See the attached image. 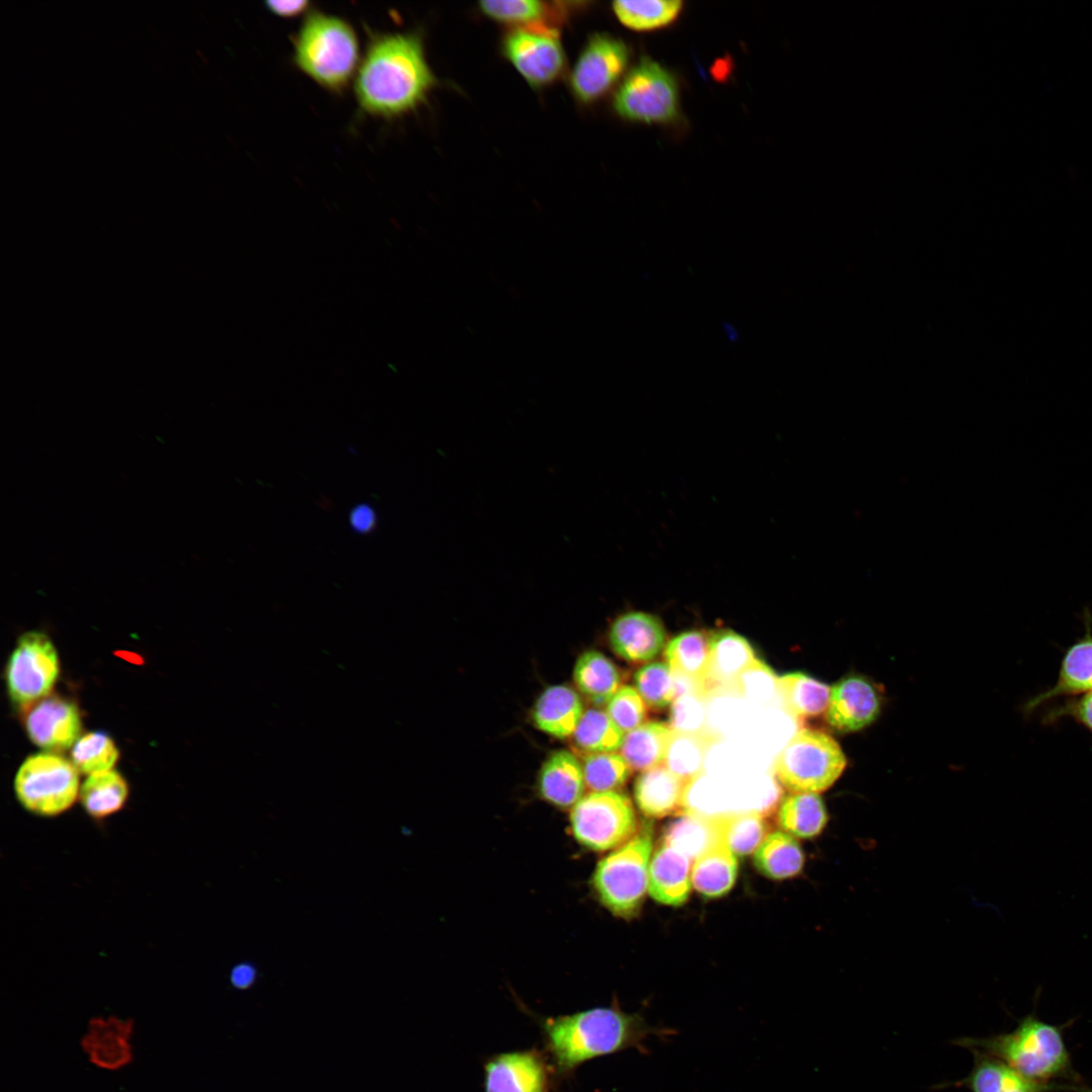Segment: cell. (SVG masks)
<instances>
[{"mask_svg":"<svg viewBox=\"0 0 1092 1092\" xmlns=\"http://www.w3.org/2000/svg\"><path fill=\"white\" fill-rule=\"evenodd\" d=\"M666 631L661 620L650 613L630 611L611 624L609 642L613 651L629 662H647L663 649Z\"/></svg>","mask_w":1092,"mask_h":1092,"instance_id":"cell-17","label":"cell"},{"mask_svg":"<svg viewBox=\"0 0 1092 1092\" xmlns=\"http://www.w3.org/2000/svg\"><path fill=\"white\" fill-rule=\"evenodd\" d=\"M778 690L793 716L809 718L827 710L831 688L803 672H791L778 677Z\"/></svg>","mask_w":1092,"mask_h":1092,"instance_id":"cell-32","label":"cell"},{"mask_svg":"<svg viewBox=\"0 0 1092 1092\" xmlns=\"http://www.w3.org/2000/svg\"><path fill=\"white\" fill-rule=\"evenodd\" d=\"M483 1070L484 1092H552L557 1075L549 1057L536 1049L493 1055Z\"/></svg>","mask_w":1092,"mask_h":1092,"instance_id":"cell-13","label":"cell"},{"mask_svg":"<svg viewBox=\"0 0 1092 1092\" xmlns=\"http://www.w3.org/2000/svg\"><path fill=\"white\" fill-rule=\"evenodd\" d=\"M128 793L125 779L118 771L108 769L89 775L80 788L79 798L87 814L100 820L118 812Z\"/></svg>","mask_w":1092,"mask_h":1092,"instance_id":"cell-31","label":"cell"},{"mask_svg":"<svg viewBox=\"0 0 1092 1092\" xmlns=\"http://www.w3.org/2000/svg\"><path fill=\"white\" fill-rule=\"evenodd\" d=\"M581 764L585 786L592 792L617 791L632 774L623 756L616 752L587 753Z\"/></svg>","mask_w":1092,"mask_h":1092,"instance_id":"cell-38","label":"cell"},{"mask_svg":"<svg viewBox=\"0 0 1092 1092\" xmlns=\"http://www.w3.org/2000/svg\"><path fill=\"white\" fill-rule=\"evenodd\" d=\"M1084 618L1085 633L1065 650L1055 684L1024 703L1022 712L1026 716L1057 699L1092 690V620L1088 612Z\"/></svg>","mask_w":1092,"mask_h":1092,"instance_id":"cell-16","label":"cell"},{"mask_svg":"<svg viewBox=\"0 0 1092 1092\" xmlns=\"http://www.w3.org/2000/svg\"><path fill=\"white\" fill-rule=\"evenodd\" d=\"M624 736L607 711L598 708L583 713L572 734L575 745L587 753L615 752L620 749Z\"/></svg>","mask_w":1092,"mask_h":1092,"instance_id":"cell-37","label":"cell"},{"mask_svg":"<svg viewBox=\"0 0 1092 1092\" xmlns=\"http://www.w3.org/2000/svg\"><path fill=\"white\" fill-rule=\"evenodd\" d=\"M715 818L720 841L735 854L755 851L765 837L766 823L760 813L739 812Z\"/></svg>","mask_w":1092,"mask_h":1092,"instance_id":"cell-36","label":"cell"},{"mask_svg":"<svg viewBox=\"0 0 1092 1092\" xmlns=\"http://www.w3.org/2000/svg\"><path fill=\"white\" fill-rule=\"evenodd\" d=\"M60 671L57 650L47 634L28 631L17 640L6 666L10 700L28 709L52 691Z\"/></svg>","mask_w":1092,"mask_h":1092,"instance_id":"cell-10","label":"cell"},{"mask_svg":"<svg viewBox=\"0 0 1092 1092\" xmlns=\"http://www.w3.org/2000/svg\"><path fill=\"white\" fill-rule=\"evenodd\" d=\"M613 107L630 122L671 124L680 115L677 80L667 68L644 57L624 76Z\"/></svg>","mask_w":1092,"mask_h":1092,"instance_id":"cell-7","label":"cell"},{"mask_svg":"<svg viewBox=\"0 0 1092 1092\" xmlns=\"http://www.w3.org/2000/svg\"><path fill=\"white\" fill-rule=\"evenodd\" d=\"M504 57L535 89L557 81L566 68L559 29L546 25L514 27L502 40Z\"/></svg>","mask_w":1092,"mask_h":1092,"instance_id":"cell-11","label":"cell"},{"mask_svg":"<svg viewBox=\"0 0 1092 1092\" xmlns=\"http://www.w3.org/2000/svg\"><path fill=\"white\" fill-rule=\"evenodd\" d=\"M753 860L756 869L767 878L786 880L802 872L805 854L794 836L785 831H774L756 848Z\"/></svg>","mask_w":1092,"mask_h":1092,"instance_id":"cell-28","label":"cell"},{"mask_svg":"<svg viewBox=\"0 0 1092 1092\" xmlns=\"http://www.w3.org/2000/svg\"><path fill=\"white\" fill-rule=\"evenodd\" d=\"M360 61L357 34L341 17L310 11L293 36L295 66L331 92L346 89Z\"/></svg>","mask_w":1092,"mask_h":1092,"instance_id":"cell-4","label":"cell"},{"mask_svg":"<svg viewBox=\"0 0 1092 1092\" xmlns=\"http://www.w3.org/2000/svg\"><path fill=\"white\" fill-rule=\"evenodd\" d=\"M693 860L675 848L661 843L653 854L648 873V891L657 902L680 906L692 889Z\"/></svg>","mask_w":1092,"mask_h":1092,"instance_id":"cell-20","label":"cell"},{"mask_svg":"<svg viewBox=\"0 0 1092 1092\" xmlns=\"http://www.w3.org/2000/svg\"><path fill=\"white\" fill-rule=\"evenodd\" d=\"M378 519L372 506L361 503L354 506L349 513V524L353 531L360 535H368L375 531Z\"/></svg>","mask_w":1092,"mask_h":1092,"instance_id":"cell-45","label":"cell"},{"mask_svg":"<svg viewBox=\"0 0 1092 1092\" xmlns=\"http://www.w3.org/2000/svg\"><path fill=\"white\" fill-rule=\"evenodd\" d=\"M24 726L34 744L51 752H60L79 739L82 723L80 712L72 701L50 696L28 708Z\"/></svg>","mask_w":1092,"mask_h":1092,"instance_id":"cell-14","label":"cell"},{"mask_svg":"<svg viewBox=\"0 0 1092 1092\" xmlns=\"http://www.w3.org/2000/svg\"><path fill=\"white\" fill-rule=\"evenodd\" d=\"M354 79L362 111L385 119L415 111L437 85L418 32L371 34Z\"/></svg>","mask_w":1092,"mask_h":1092,"instance_id":"cell-1","label":"cell"},{"mask_svg":"<svg viewBox=\"0 0 1092 1092\" xmlns=\"http://www.w3.org/2000/svg\"><path fill=\"white\" fill-rule=\"evenodd\" d=\"M1066 1025L1045 1022L1032 1010L1009 1032L987 1037H961L956 1044L994 1057L1033 1081L1059 1083L1070 1080L1081 1084L1065 1041L1063 1030Z\"/></svg>","mask_w":1092,"mask_h":1092,"instance_id":"cell-3","label":"cell"},{"mask_svg":"<svg viewBox=\"0 0 1092 1092\" xmlns=\"http://www.w3.org/2000/svg\"><path fill=\"white\" fill-rule=\"evenodd\" d=\"M652 852V828L644 823L627 842L597 864L592 886L599 901L614 915L635 916L642 906Z\"/></svg>","mask_w":1092,"mask_h":1092,"instance_id":"cell-5","label":"cell"},{"mask_svg":"<svg viewBox=\"0 0 1092 1092\" xmlns=\"http://www.w3.org/2000/svg\"><path fill=\"white\" fill-rule=\"evenodd\" d=\"M71 756L77 769L89 776L112 769L119 751L109 735L95 731L79 737L72 748Z\"/></svg>","mask_w":1092,"mask_h":1092,"instance_id":"cell-40","label":"cell"},{"mask_svg":"<svg viewBox=\"0 0 1092 1092\" xmlns=\"http://www.w3.org/2000/svg\"><path fill=\"white\" fill-rule=\"evenodd\" d=\"M715 736L704 733L674 732L668 743L664 766L684 781L691 783L703 775L705 762Z\"/></svg>","mask_w":1092,"mask_h":1092,"instance_id":"cell-35","label":"cell"},{"mask_svg":"<svg viewBox=\"0 0 1092 1092\" xmlns=\"http://www.w3.org/2000/svg\"><path fill=\"white\" fill-rule=\"evenodd\" d=\"M721 842L715 817L685 812L664 830L662 843L689 856L693 861Z\"/></svg>","mask_w":1092,"mask_h":1092,"instance_id":"cell-33","label":"cell"},{"mask_svg":"<svg viewBox=\"0 0 1092 1092\" xmlns=\"http://www.w3.org/2000/svg\"><path fill=\"white\" fill-rule=\"evenodd\" d=\"M256 972L250 964L236 966L231 974V982L237 988H246L255 980Z\"/></svg>","mask_w":1092,"mask_h":1092,"instance_id":"cell-47","label":"cell"},{"mask_svg":"<svg viewBox=\"0 0 1092 1092\" xmlns=\"http://www.w3.org/2000/svg\"><path fill=\"white\" fill-rule=\"evenodd\" d=\"M737 870L736 854L719 842L694 860L692 885L705 897H721L734 886Z\"/></svg>","mask_w":1092,"mask_h":1092,"instance_id":"cell-26","label":"cell"},{"mask_svg":"<svg viewBox=\"0 0 1092 1092\" xmlns=\"http://www.w3.org/2000/svg\"><path fill=\"white\" fill-rule=\"evenodd\" d=\"M578 694L568 686L548 687L537 699L533 720L538 729L555 738L572 735L583 715Z\"/></svg>","mask_w":1092,"mask_h":1092,"instance_id":"cell-23","label":"cell"},{"mask_svg":"<svg viewBox=\"0 0 1092 1092\" xmlns=\"http://www.w3.org/2000/svg\"><path fill=\"white\" fill-rule=\"evenodd\" d=\"M575 840L594 851H607L627 842L637 830L630 798L618 791L592 792L583 796L569 815Z\"/></svg>","mask_w":1092,"mask_h":1092,"instance_id":"cell-9","label":"cell"},{"mask_svg":"<svg viewBox=\"0 0 1092 1092\" xmlns=\"http://www.w3.org/2000/svg\"><path fill=\"white\" fill-rule=\"evenodd\" d=\"M132 1029L129 1019L114 1016L92 1018L82 1038V1048L89 1061L98 1068L120 1069L132 1058Z\"/></svg>","mask_w":1092,"mask_h":1092,"instance_id":"cell-18","label":"cell"},{"mask_svg":"<svg viewBox=\"0 0 1092 1092\" xmlns=\"http://www.w3.org/2000/svg\"><path fill=\"white\" fill-rule=\"evenodd\" d=\"M607 713L626 734L643 724L646 704L634 687L622 686L608 702Z\"/></svg>","mask_w":1092,"mask_h":1092,"instance_id":"cell-43","label":"cell"},{"mask_svg":"<svg viewBox=\"0 0 1092 1092\" xmlns=\"http://www.w3.org/2000/svg\"><path fill=\"white\" fill-rule=\"evenodd\" d=\"M778 822L792 836L811 839L826 827L828 813L818 794L793 793L782 800Z\"/></svg>","mask_w":1092,"mask_h":1092,"instance_id":"cell-29","label":"cell"},{"mask_svg":"<svg viewBox=\"0 0 1092 1092\" xmlns=\"http://www.w3.org/2000/svg\"><path fill=\"white\" fill-rule=\"evenodd\" d=\"M845 766L846 757L838 742L817 729L794 733L772 763L780 785L792 793L815 794L829 789Z\"/></svg>","mask_w":1092,"mask_h":1092,"instance_id":"cell-6","label":"cell"},{"mask_svg":"<svg viewBox=\"0 0 1092 1092\" xmlns=\"http://www.w3.org/2000/svg\"><path fill=\"white\" fill-rule=\"evenodd\" d=\"M629 47L609 33H594L585 42L569 75L573 97L588 105L604 97L625 75Z\"/></svg>","mask_w":1092,"mask_h":1092,"instance_id":"cell-12","label":"cell"},{"mask_svg":"<svg viewBox=\"0 0 1092 1092\" xmlns=\"http://www.w3.org/2000/svg\"><path fill=\"white\" fill-rule=\"evenodd\" d=\"M79 770L55 752L28 756L14 779L18 802L40 817H55L70 809L80 793Z\"/></svg>","mask_w":1092,"mask_h":1092,"instance_id":"cell-8","label":"cell"},{"mask_svg":"<svg viewBox=\"0 0 1092 1092\" xmlns=\"http://www.w3.org/2000/svg\"><path fill=\"white\" fill-rule=\"evenodd\" d=\"M1065 718L1072 719L1092 735V690L1054 706L1041 720L1051 725Z\"/></svg>","mask_w":1092,"mask_h":1092,"instance_id":"cell-44","label":"cell"},{"mask_svg":"<svg viewBox=\"0 0 1092 1092\" xmlns=\"http://www.w3.org/2000/svg\"><path fill=\"white\" fill-rule=\"evenodd\" d=\"M734 691L751 702L767 704L779 694L778 677L767 665L755 658L737 678Z\"/></svg>","mask_w":1092,"mask_h":1092,"instance_id":"cell-42","label":"cell"},{"mask_svg":"<svg viewBox=\"0 0 1092 1092\" xmlns=\"http://www.w3.org/2000/svg\"><path fill=\"white\" fill-rule=\"evenodd\" d=\"M748 641L731 630L710 634V659L705 690L707 695L722 689L734 690L739 675L755 659Z\"/></svg>","mask_w":1092,"mask_h":1092,"instance_id":"cell-19","label":"cell"},{"mask_svg":"<svg viewBox=\"0 0 1092 1092\" xmlns=\"http://www.w3.org/2000/svg\"><path fill=\"white\" fill-rule=\"evenodd\" d=\"M585 787L582 764L570 751H553L542 764L538 791L554 807L572 808L583 797Z\"/></svg>","mask_w":1092,"mask_h":1092,"instance_id":"cell-21","label":"cell"},{"mask_svg":"<svg viewBox=\"0 0 1092 1092\" xmlns=\"http://www.w3.org/2000/svg\"><path fill=\"white\" fill-rule=\"evenodd\" d=\"M634 682L635 689L651 709H664L676 697L675 674L666 662L644 664L635 672Z\"/></svg>","mask_w":1092,"mask_h":1092,"instance_id":"cell-39","label":"cell"},{"mask_svg":"<svg viewBox=\"0 0 1092 1092\" xmlns=\"http://www.w3.org/2000/svg\"><path fill=\"white\" fill-rule=\"evenodd\" d=\"M672 733L668 723L645 722L625 734L620 754L632 770L646 771L660 766Z\"/></svg>","mask_w":1092,"mask_h":1092,"instance_id":"cell-25","label":"cell"},{"mask_svg":"<svg viewBox=\"0 0 1092 1092\" xmlns=\"http://www.w3.org/2000/svg\"><path fill=\"white\" fill-rule=\"evenodd\" d=\"M706 695L693 691L678 695L670 705L669 726L674 732L704 733L707 721Z\"/></svg>","mask_w":1092,"mask_h":1092,"instance_id":"cell-41","label":"cell"},{"mask_svg":"<svg viewBox=\"0 0 1092 1092\" xmlns=\"http://www.w3.org/2000/svg\"><path fill=\"white\" fill-rule=\"evenodd\" d=\"M612 10L625 27L647 32L664 28L673 23L682 11L678 0L614 1Z\"/></svg>","mask_w":1092,"mask_h":1092,"instance_id":"cell-34","label":"cell"},{"mask_svg":"<svg viewBox=\"0 0 1092 1092\" xmlns=\"http://www.w3.org/2000/svg\"><path fill=\"white\" fill-rule=\"evenodd\" d=\"M881 704L872 681L857 674L847 675L831 688L826 720L840 733L855 732L877 719Z\"/></svg>","mask_w":1092,"mask_h":1092,"instance_id":"cell-15","label":"cell"},{"mask_svg":"<svg viewBox=\"0 0 1092 1092\" xmlns=\"http://www.w3.org/2000/svg\"><path fill=\"white\" fill-rule=\"evenodd\" d=\"M664 658L675 674L691 679L706 693L705 682L710 659V634L692 630L676 635L666 644Z\"/></svg>","mask_w":1092,"mask_h":1092,"instance_id":"cell-27","label":"cell"},{"mask_svg":"<svg viewBox=\"0 0 1092 1092\" xmlns=\"http://www.w3.org/2000/svg\"><path fill=\"white\" fill-rule=\"evenodd\" d=\"M543 1041L558 1076H568L587 1061L629 1049L646 1051L651 1036L670 1034L641 1015L617 1005L595 1007L540 1020Z\"/></svg>","mask_w":1092,"mask_h":1092,"instance_id":"cell-2","label":"cell"},{"mask_svg":"<svg viewBox=\"0 0 1092 1092\" xmlns=\"http://www.w3.org/2000/svg\"><path fill=\"white\" fill-rule=\"evenodd\" d=\"M688 786V782L660 765L637 777L634 798L644 816L662 818L684 812Z\"/></svg>","mask_w":1092,"mask_h":1092,"instance_id":"cell-22","label":"cell"},{"mask_svg":"<svg viewBox=\"0 0 1092 1092\" xmlns=\"http://www.w3.org/2000/svg\"><path fill=\"white\" fill-rule=\"evenodd\" d=\"M573 678L579 692L595 705L608 704L621 681L615 664L597 650L580 654L574 664Z\"/></svg>","mask_w":1092,"mask_h":1092,"instance_id":"cell-30","label":"cell"},{"mask_svg":"<svg viewBox=\"0 0 1092 1092\" xmlns=\"http://www.w3.org/2000/svg\"><path fill=\"white\" fill-rule=\"evenodd\" d=\"M268 10L273 14L290 18L304 13L309 6L307 1H269L266 2Z\"/></svg>","mask_w":1092,"mask_h":1092,"instance_id":"cell-46","label":"cell"},{"mask_svg":"<svg viewBox=\"0 0 1092 1092\" xmlns=\"http://www.w3.org/2000/svg\"><path fill=\"white\" fill-rule=\"evenodd\" d=\"M565 2L538 0L481 1L478 8L486 17L514 27L546 25L559 29L571 7Z\"/></svg>","mask_w":1092,"mask_h":1092,"instance_id":"cell-24","label":"cell"}]
</instances>
